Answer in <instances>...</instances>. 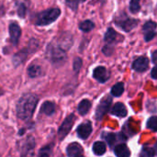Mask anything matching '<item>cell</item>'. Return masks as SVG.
I'll return each mask as SVG.
<instances>
[{
    "label": "cell",
    "instance_id": "7",
    "mask_svg": "<svg viewBox=\"0 0 157 157\" xmlns=\"http://www.w3.org/2000/svg\"><path fill=\"white\" fill-rule=\"evenodd\" d=\"M156 23L154 21H148L144 25L143 30L144 34V39L146 41L153 40L156 35Z\"/></svg>",
    "mask_w": 157,
    "mask_h": 157
},
{
    "label": "cell",
    "instance_id": "33",
    "mask_svg": "<svg viewBox=\"0 0 157 157\" xmlns=\"http://www.w3.org/2000/svg\"><path fill=\"white\" fill-rule=\"evenodd\" d=\"M76 157H84V156H82V155H78V156H76Z\"/></svg>",
    "mask_w": 157,
    "mask_h": 157
},
{
    "label": "cell",
    "instance_id": "15",
    "mask_svg": "<svg viewBox=\"0 0 157 157\" xmlns=\"http://www.w3.org/2000/svg\"><path fill=\"white\" fill-rule=\"evenodd\" d=\"M137 24H138L137 20L133 18H127L126 20H121V23H118V25L121 26L125 31H131L132 29H134L137 26Z\"/></svg>",
    "mask_w": 157,
    "mask_h": 157
},
{
    "label": "cell",
    "instance_id": "6",
    "mask_svg": "<svg viewBox=\"0 0 157 157\" xmlns=\"http://www.w3.org/2000/svg\"><path fill=\"white\" fill-rule=\"evenodd\" d=\"M111 102H112V100L109 97H106L101 100V102L99 103V105L98 106L97 110H96V119L97 120H101L103 118V116L108 112V110L111 105Z\"/></svg>",
    "mask_w": 157,
    "mask_h": 157
},
{
    "label": "cell",
    "instance_id": "12",
    "mask_svg": "<svg viewBox=\"0 0 157 157\" xmlns=\"http://www.w3.org/2000/svg\"><path fill=\"white\" fill-rule=\"evenodd\" d=\"M66 152H67V155L69 157H76L83 153V148L79 144L73 143L67 146Z\"/></svg>",
    "mask_w": 157,
    "mask_h": 157
},
{
    "label": "cell",
    "instance_id": "19",
    "mask_svg": "<svg viewBox=\"0 0 157 157\" xmlns=\"http://www.w3.org/2000/svg\"><path fill=\"white\" fill-rule=\"evenodd\" d=\"M93 152L97 155H102L106 152V145L102 142H97L93 145Z\"/></svg>",
    "mask_w": 157,
    "mask_h": 157
},
{
    "label": "cell",
    "instance_id": "9",
    "mask_svg": "<svg viewBox=\"0 0 157 157\" xmlns=\"http://www.w3.org/2000/svg\"><path fill=\"white\" fill-rule=\"evenodd\" d=\"M91 132H92V124L89 121L82 123L77 128V134H78L79 138H81L83 140H86V138H88L89 135L91 134Z\"/></svg>",
    "mask_w": 157,
    "mask_h": 157
},
{
    "label": "cell",
    "instance_id": "28",
    "mask_svg": "<svg viewBox=\"0 0 157 157\" xmlns=\"http://www.w3.org/2000/svg\"><path fill=\"white\" fill-rule=\"evenodd\" d=\"M26 11H27V9H26L25 5H24V4H20V5L18 6V8H17L18 16H19L20 17H25V16H26Z\"/></svg>",
    "mask_w": 157,
    "mask_h": 157
},
{
    "label": "cell",
    "instance_id": "26",
    "mask_svg": "<svg viewBox=\"0 0 157 157\" xmlns=\"http://www.w3.org/2000/svg\"><path fill=\"white\" fill-rule=\"evenodd\" d=\"M155 150L150 147H144L141 152V157H154Z\"/></svg>",
    "mask_w": 157,
    "mask_h": 157
},
{
    "label": "cell",
    "instance_id": "32",
    "mask_svg": "<svg viewBox=\"0 0 157 157\" xmlns=\"http://www.w3.org/2000/svg\"><path fill=\"white\" fill-rule=\"evenodd\" d=\"M152 58H153V62L156 63H157V51H155V52H153V54H152Z\"/></svg>",
    "mask_w": 157,
    "mask_h": 157
},
{
    "label": "cell",
    "instance_id": "16",
    "mask_svg": "<svg viewBox=\"0 0 157 157\" xmlns=\"http://www.w3.org/2000/svg\"><path fill=\"white\" fill-rule=\"evenodd\" d=\"M54 111H55V105H54V103H52L51 101L44 102L40 108V112L47 116H51L52 114L54 113Z\"/></svg>",
    "mask_w": 157,
    "mask_h": 157
},
{
    "label": "cell",
    "instance_id": "8",
    "mask_svg": "<svg viewBox=\"0 0 157 157\" xmlns=\"http://www.w3.org/2000/svg\"><path fill=\"white\" fill-rule=\"evenodd\" d=\"M93 76L95 79H97L100 83H105L109 78V74L107 71V69L103 66L97 67L93 72Z\"/></svg>",
    "mask_w": 157,
    "mask_h": 157
},
{
    "label": "cell",
    "instance_id": "31",
    "mask_svg": "<svg viewBox=\"0 0 157 157\" xmlns=\"http://www.w3.org/2000/svg\"><path fill=\"white\" fill-rule=\"evenodd\" d=\"M151 75H152V77H153V78L157 79V65L154 67V69L152 70V73H151Z\"/></svg>",
    "mask_w": 157,
    "mask_h": 157
},
{
    "label": "cell",
    "instance_id": "27",
    "mask_svg": "<svg viewBox=\"0 0 157 157\" xmlns=\"http://www.w3.org/2000/svg\"><path fill=\"white\" fill-rule=\"evenodd\" d=\"M51 155H52V148L50 146H44L39 152V157H50Z\"/></svg>",
    "mask_w": 157,
    "mask_h": 157
},
{
    "label": "cell",
    "instance_id": "24",
    "mask_svg": "<svg viewBox=\"0 0 157 157\" xmlns=\"http://www.w3.org/2000/svg\"><path fill=\"white\" fill-rule=\"evenodd\" d=\"M140 1L141 0H131V3H130V10L132 13H137V12L140 11V8H141Z\"/></svg>",
    "mask_w": 157,
    "mask_h": 157
},
{
    "label": "cell",
    "instance_id": "5",
    "mask_svg": "<svg viewBox=\"0 0 157 157\" xmlns=\"http://www.w3.org/2000/svg\"><path fill=\"white\" fill-rule=\"evenodd\" d=\"M35 154V140L32 136H29L21 146V156L34 157Z\"/></svg>",
    "mask_w": 157,
    "mask_h": 157
},
{
    "label": "cell",
    "instance_id": "17",
    "mask_svg": "<svg viewBox=\"0 0 157 157\" xmlns=\"http://www.w3.org/2000/svg\"><path fill=\"white\" fill-rule=\"evenodd\" d=\"M28 74H29V75L31 78H35V77L40 76L42 74V71H41V68H40V65H38V64H31L29 67V69H28Z\"/></svg>",
    "mask_w": 157,
    "mask_h": 157
},
{
    "label": "cell",
    "instance_id": "2",
    "mask_svg": "<svg viewBox=\"0 0 157 157\" xmlns=\"http://www.w3.org/2000/svg\"><path fill=\"white\" fill-rule=\"evenodd\" d=\"M38 98L33 94H26L22 96L17 104V116L22 121H29L36 109Z\"/></svg>",
    "mask_w": 157,
    "mask_h": 157
},
{
    "label": "cell",
    "instance_id": "29",
    "mask_svg": "<svg viewBox=\"0 0 157 157\" xmlns=\"http://www.w3.org/2000/svg\"><path fill=\"white\" fill-rule=\"evenodd\" d=\"M81 65H82V60L80 58H75V61H74V70L75 72H78L79 69L81 68Z\"/></svg>",
    "mask_w": 157,
    "mask_h": 157
},
{
    "label": "cell",
    "instance_id": "10",
    "mask_svg": "<svg viewBox=\"0 0 157 157\" xmlns=\"http://www.w3.org/2000/svg\"><path fill=\"white\" fill-rule=\"evenodd\" d=\"M9 35L13 44H17L21 36V29L17 23H11L9 25Z\"/></svg>",
    "mask_w": 157,
    "mask_h": 157
},
{
    "label": "cell",
    "instance_id": "21",
    "mask_svg": "<svg viewBox=\"0 0 157 157\" xmlns=\"http://www.w3.org/2000/svg\"><path fill=\"white\" fill-rule=\"evenodd\" d=\"M123 91H124V85H123V83H118L115 86H113L112 88H111V94L114 97L121 96Z\"/></svg>",
    "mask_w": 157,
    "mask_h": 157
},
{
    "label": "cell",
    "instance_id": "13",
    "mask_svg": "<svg viewBox=\"0 0 157 157\" xmlns=\"http://www.w3.org/2000/svg\"><path fill=\"white\" fill-rule=\"evenodd\" d=\"M112 114L117 116V117H120V118L126 117L127 116V109L124 106V104H122V103H116L113 106Z\"/></svg>",
    "mask_w": 157,
    "mask_h": 157
},
{
    "label": "cell",
    "instance_id": "22",
    "mask_svg": "<svg viewBox=\"0 0 157 157\" xmlns=\"http://www.w3.org/2000/svg\"><path fill=\"white\" fill-rule=\"evenodd\" d=\"M117 36H118L117 32H116L113 29L109 28V29H108V31L106 32V34H105V40H106L108 43H111V42H113V41L116 40Z\"/></svg>",
    "mask_w": 157,
    "mask_h": 157
},
{
    "label": "cell",
    "instance_id": "23",
    "mask_svg": "<svg viewBox=\"0 0 157 157\" xmlns=\"http://www.w3.org/2000/svg\"><path fill=\"white\" fill-rule=\"evenodd\" d=\"M85 1L86 0H65L66 5L68 6V7L71 8L72 10H74V11H75L77 9L80 3L85 2Z\"/></svg>",
    "mask_w": 157,
    "mask_h": 157
},
{
    "label": "cell",
    "instance_id": "3",
    "mask_svg": "<svg viewBox=\"0 0 157 157\" xmlns=\"http://www.w3.org/2000/svg\"><path fill=\"white\" fill-rule=\"evenodd\" d=\"M61 14V10L59 8H49L40 13H39L36 17L35 24L38 26H46L52 22H54Z\"/></svg>",
    "mask_w": 157,
    "mask_h": 157
},
{
    "label": "cell",
    "instance_id": "4",
    "mask_svg": "<svg viewBox=\"0 0 157 157\" xmlns=\"http://www.w3.org/2000/svg\"><path fill=\"white\" fill-rule=\"evenodd\" d=\"M75 115L74 114H71V115H69L63 121V122L60 126V128L58 130V137H59V139L61 141L63 140L67 136V134L69 133V132L71 131V129H72V127H73V125L75 123Z\"/></svg>",
    "mask_w": 157,
    "mask_h": 157
},
{
    "label": "cell",
    "instance_id": "20",
    "mask_svg": "<svg viewBox=\"0 0 157 157\" xmlns=\"http://www.w3.org/2000/svg\"><path fill=\"white\" fill-rule=\"evenodd\" d=\"M95 27V24L91 20H85L79 24V29L84 32H88L92 30Z\"/></svg>",
    "mask_w": 157,
    "mask_h": 157
},
{
    "label": "cell",
    "instance_id": "11",
    "mask_svg": "<svg viewBox=\"0 0 157 157\" xmlns=\"http://www.w3.org/2000/svg\"><path fill=\"white\" fill-rule=\"evenodd\" d=\"M149 66V60L146 57H139L133 62L132 68L136 72H144Z\"/></svg>",
    "mask_w": 157,
    "mask_h": 157
},
{
    "label": "cell",
    "instance_id": "30",
    "mask_svg": "<svg viewBox=\"0 0 157 157\" xmlns=\"http://www.w3.org/2000/svg\"><path fill=\"white\" fill-rule=\"evenodd\" d=\"M106 139H107V142L109 143V146H112V145H113V144H114V142H115L116 135H115V134H113V133H109V134L106 137Z\"/></svg>",
    "mask_w": 157,
    "mask_h": 157
},
{
    "label": "cell",
    "instance_id": "14",
    "mask_svg": "<svg viewBox=\"0 0 157 157\" xmlns=\"http://www.w3.org/2000/svg\"><path fill=\"white\" fill-rule=\"evenodd\" d=\"M115 155L117 157H130L131 156V152L126 144H119L115 147L114 149Z\"/></svg>",
    "mask_w": 157,
    "mask_h": 157
},
{
    "label": "cell",
    "instance_id": "25",
    "mask_svg": "<svg viewBox=\"0 0 157 157\" xmlns=\"http://www.w3.org/2000/svg\"><path fill=\"white\" fill-rule=\"evenodd\" d=\"M147 128L154 131L157 132V117L154 116L152 118L149 119V121H147Z\"/></svg>",
    "mask_w": 157,
    "mask_h": 157
},
{
    "label": "cell",
    "instance_id": "1",
    "mask_svg": "<svg viewBox=\"0 0 157 157\" xmlns=\"http://www.w3.org/2000/svg\"><path fill=\"white\" fill-rule=\"evenodd\" d=\"M73 39L69 33L58 35L46 49L47 59L54 64L63 63L66 58V51L71 47Z\"/></svg>",
    "mask_w": 157,
    "mask_h": 157
},
{
    "label": "cell",
    "instance_id": "18",
    "mask_svg": "<svg viewBox=\"0 0 157 157\" xmlns=\"http://www.w3.org/2000/svg\"><path fill=\"white\" fill-rule=\"evenodd\" d=\"M91 108V102L87 99L82 100L78 105V112L81 115H86Z\"/></svg>",
    "mask_w": 157,
    "mask_h": 157
}]
</instances>
